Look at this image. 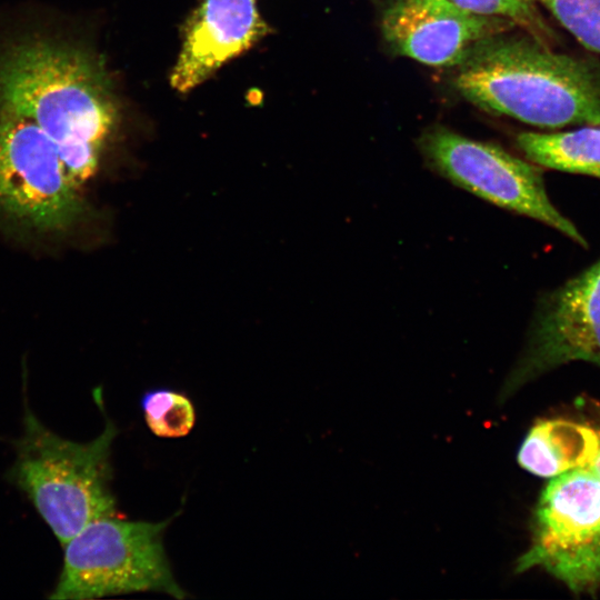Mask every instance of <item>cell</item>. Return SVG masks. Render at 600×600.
<instances>
[{"label": "cell", "instance_id": "8992f818", "mask_svg": "<svg viewBox=\"0 0 600 600\" xmlns=\"http://www.w3.org/2000/svg\"><path fill=\"white\" fill-rule=\"evenodd\" d=\"M79 190L49 137L0 109V216L32 231L63 232L83 212Z\"/></svg>", "mask_w": 600, "mask_h": 600}, {"label": "cell", "instance_id": "52a82bcc", "mask_svg": "<svg viewBox=\"0 0 600 600\" xmlns=\"http://www.w3.org/2000/svg\"><path fill=\"white\" fill-rule=\"evenodd\" d=\"M418 146L427 164L456 186L587 246L576 226L551 203L536 164L498 144L473 140L440 126L426 130Z\"/></svg>", "mask_w": 600, "mask_h": 600}, {"label": "cell", "instance_id": "277c9868", "mask_svg": "<svg viewBox=\"0 0 600 600\" xmlns=\"http://www.w3.org/2000/svg\"><path fill=\"white\" fill-rule=\"evenodd\" d=\"M171 520L129 521L117 516L87 524L62 546V568L49 598L83 600L141 591L186 598L163 547Z\"/></svg>", "mask_w": 600, "mask_h": 600}, {"label": "cell", "instance_id": "30bf717a", "mask_svg": "<svg viewBox=\"0 0 600 600\" xmlns=\"http://www.w3.org/2000/svg\"><path fill=\"white\" fill-rule=\"evenodd\" d=\"M257 0H200L189 17L170 84L184 93L269 33Z\"/></svg>", "mask_w": 600, "mask_h": 600}, {"label": "cell", "instance_id": "7a4b0ae2", "mask_svg": "<svg viewBox=\"0 0 600 600\" xmlns=\"http://www.w3.org/2000/svg\"><path fill=\"white\" fill-rule=\"evenodd\" d=\"M453 86L478 108L531 126H600V64L554 52L529 33L477 43L457 66Z\"/></svg>", "mask_w": 600, "mask_h": 600}, {"label": "cell", "instance_id": "9a60e30c", "mask_svg": "<svg viewBox=\"0 0 600 600\" xmlns=\"http://www.w3.org/2000/svg\"><path fill=\"white\" fill-rule=\"evenodd\" d=\"M477 13L501 17L548 44L553 32L544 22L537 0H451Z\"/></svg>", "mask_w": 600, "mask_h": 600}, {"label": "cell", "instance_id": "4fadbf2b", "mask_svg": "<svg viewBox=\"0 0 600 600\" xmlns=\"http://www.w3.org/2000/svg\"><path fill=\"white\" fill-rule=\"evenodd\" d=\"M141 409L149 430L160 438L186 437L196 423L192 401L174 390L154 389L146 392L141 398Z\"/></svg>", "mask_w": 600, "mask_h": 600}, {"label": "cell", "instance_id": "8fae6325", "mask_svg": "<svg viewBox=\"0 0 600 600\" xmlns=\"http://www.w3.org/2000/svg\"><path fill=\"white\" fill-rule=\"evenodd\" d=\"M600 447L598 426L567 419L537 422L524 438L519 464L530 473L553 478L576 469H589Z\"/></svg>", "mask_w": 600, "mask_h": 600}, {"label": "cell", "instance_id": "9c48e42d", "mask_svg": "<svg viewBox=\"0 0 600 600\" xmlns=\"http://www.w3.org/2000/svg\"><path fill=\"white\" fill-rule=\"evenodd\" d=\"M380 24L393 52L433 67H457L477 43L516 27L451 0H391Z\"/></svg>", "mask_w": 600, "mask_h": 600}, {"label": "cell", "instance_id": "5b68a950", "mask_svg": "<svg viewBox=\"0 0 600 600\" xmlns=\"http://www.w3.org/2000/svg\"><path fill=\"white\" fill-rule=\"evenodd\" d=\"M517 571L540 567L577 594L600 590V478L590 469L553 477L533 518Z\"/></svg>", "mask_w": 600, "mask_h": 600}, {"label": "cell", "instance_id": "7c38bea8", "mask_svg": "<svg viewBox=\"0 0 600 600\" xmlns=\"http://www.w3.org/2000/svg\"><path fill=\"white\" fill-rule=\"evenodd\" d=\"M516 142L537 166L600 179V126L553 133L521 132Z\"/></svg>", "mask_w": 600, "mask_h": 600}, {"label": "cell", "instance_id": "6da1fadb", "mask_svg": "<svg viewBox=\"0 0 600 600\" xmlns=\"http://www.w3.org/2000/svg\"><path fill=\"white\" fill-rule=\"evenodd\" d=\"M0 109L34 122L79 188L97 172L120 117L112 80L94 51L38 37L0 52Z\"/></svg>", "mask_w": 600, "mask_h": 600}, {"label": "cell", "instance_id": "ba28073f", "mask_svg": "<svg viewBox=\"0 0 600 600\" xmlns=\"http://www.w3.org/2000/svg\"><path fill=\"white\" fill-rule=\"evenodd\" d=\"M571 361L600 366V260L541 299L504 393Z\"/></svg>", "mask_w": 600, "mask_h": 600}, {"label": "cell", "instance_id": "5bb4252c", "mask_svg": "<svg viewBox=\"0 0 600 600\" xmlns=\"http://www.w3.org/2000/svg\"><path fill=\"white\" fill-rule=\"evenodd\" d=\"M583 47L600 53V0H537Z\"/></svg>", "mask_w": 600, "mask_h": 600}, {"label": "cell", "instance_id": "2e32d148", "mask_svg": "<svg viewBox=\"0 0 600 600\" xmlns=\"http://www.w3.org/2000/svg\"><path fill=\"white\" fill-rule=\"evenodd\" d=\"M597 426L600 432V424H597ZM589 469L593 471L600 478V447Z\"/></svg>", "mask_w": 600, "mask_h": 600}, {"label": "cell", "instance_id": "3957f363", "mask_svg": "<svg viewBox=\"0 0 600 600\" xmlns=\"http://www.w3.org/2000/svg\"><path fill=\"white\" fill-rule=\"evenodd\" d=\"M22 426V434L13 441L16 458L7 477L27 496L61 546L87 524L118 516L110 462L118 430L109 418L94 439L72 441L47 428L23 396Z\"/></svg>", "mask_w": 600, "mask_h": 600}]
</instances>
